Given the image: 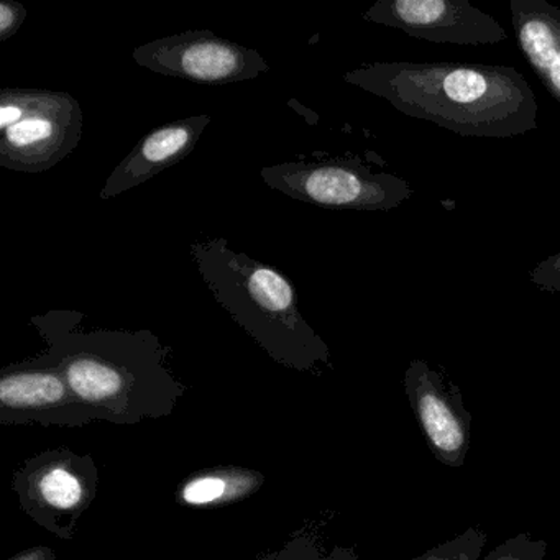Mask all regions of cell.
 Here are the masks:
<instances>
[{"instance_id":"1","label":"cell","mask_w":560,"mask_h":560,"mask_svg":"<svg viewBox=\"0 0 560 560\" xmlns=\"http://www.w3.org/2000/svg\"><path fill=\"white\" fill-rule=\"evenodd\" d=\"M343 81L457 136L510 139L537 130L536 96L513 67L393 61L362 65Z\"/></svg>"},{"instance_id":"2","label":"cell","mask_w":560,"mask_h":560,"mask_svg":"<svg viewBox=\"0 0 560 560\" xmlns=\"http://www.w3.org/2000/svg\"><path fill=\"white\" fill-rule=\"evenodd\" d=\"M189 252L212 296L255 339L275 350L323 349L298 307L293 284L280 271L232 250L225 237L192 242Z\"/></svg>"},{"instance_id":"3","label":"cell","mask_w":560,"mask_h":560,"mask_svg":"<svg viewBox=\"0 0 560 560\" xmlns=\"http://www.w3.org/2000/svg\"><path fill=\"white\" fill-rule=\"evenodd\" d=\"M84 116L70 93L4 88L0 91V166L44 173L80 145Z\"/></svg>"},{"instance_id":"4","label":"cell","mask_w":560,"mask_h":560,"mask_svg":"<svg viewBox=\"0 0 560 560\" xmlns=\"http://www.w3.org/2000/svg\"><path fill=\"white\" fill-rule=\"evenodd\" d=\"M260 176L288 198L349 211H392L415 195L405 179L372 172L355 159L280 163L265 166Z\"/></svg>"},{"instance_id":"5","label":"cell","mask_w":560,"mask_h":560,"mask_svg":"<svg viewBox=\"0 0 560 560\" xmlns=\"http://www.w3.org/2000/svg\"><path fill=\"white\" fill-rule=\"evenodd\" d=\"M132 60L153 73L209 86L257 80L270 71V65L257 50L218 37L211 31L185 32L149 42L132 51Z\"/></svg>"},{"instance_id":"6","label":"cell","mask_w":560,"mask_h":560,"mask_svg":"<svg viewBox=\"0 0 560 560\" xmlns=\"http://www.w3.org/2000/svg\"><path fill=\"white\" fill-rule=\"evenodd\" d=\"M362 19L431 44L483 47L508 38L497 19L468 0H378Z\"/></svg>"},{"instance_id":"7","label":"cell","mask_w":560,"mask_h":560,"mask_svg":"<svg viewBox=\"0 0 560 560\" xmlns=\"http://www.w3.org/2000/svg\"><path fill=\"white\" fill-rule=\"evenodd\" d=\"M406 396L435 460L460 468L471 442V415L460 388L424 360H412L405 373Z\"/></svg>"},{"instance_id":"8","label":"cell","mask_w":560,"mask_h":560,"mask_svg":"<svg viewBox=\"0 0 560 560\" xmlns=\"http://www.w3.org/2000/svg\"><path fill=\"white\" fill-rule=\"evenodd\" d=\"M211 120L208 114L186 117L147 133L110 173L101 189L100 198H117L183 162L198 147L199 139Z\"/></svg>"},{"instance_id":"9","label":"cell","mask_w":560,"mask_h":560,"mask_svg":"<svg viewBox=\"0 0 560 560\" xmlns=\"http://www.w3.org/2000/svg\"><path fill=\"white\" fill-rule=\"evenodd\" d=\"M517 47L560 106V9L546 0H511Z\"/></svg>"},{"instance_id":"10","label":"cell","mask_w":560,"mask_h":560,"mask_svg":"<svg viewBox=\"0 0 560 560\" xmlns=\"http://www.w3.org/2000/svg\"><path fill=\"white\" fill-rule=\"evenodd\" d=\"M63 373L58 370H27L5 375L0 382V399L9 408H42L67 398Z\"/></svg>"},{"instance_id":"11","label":"cell","mask_w":560,"mask_h":560,"mask_svg":"<svg viewBox=\"0 0 560 560\" xmlns=\"http://www.w3.org/2000/svg\"><path fill=\"white\" fill-rule=\"evenodd\" d=\"M487 539V533L481 527L471 526L454 539L439 544L412 560H480Z\"/></svg>"},{"instance_id":"12","label":"cell","mask_w":560,"mask_h":560,"mask_svg":"<svg viewBox=\"0 0 560 560\" xmlns=\"http://www.w3.org/2000/svg\"><path fill=\"white\" fill-rule=\"evenodd\" d=\"M40 491L47 503L57 508H73L74 504L80 503L83 494L80 480L63 468L48 471L42 478Z\"/></svg>"},{"instance_id":"13","label":"cell","mask_w":560,"mask_h":560,"mask_svg":"<svg viewBox=\"0 0 560 560\" xmlns=\"http://www.w3.org/2000/svg\"><path fill=\"white\" fill-rule=\"evenodd\" d=\"M547 542L534 539L529 533H520L494 547L480 560H546Z\"/></svg>"},{"instance_id":"14","label":"cell","mask_w":560,"mask_h":560,"mask_svg":"<svg viewBox=\"0 0 560 560\" xmlns=\"http://www.w3.org/2000/svg\"><path fill=\"white\" fill-rule=\"evenodd\" d=\"M225 481L221 478H199L183 491V498L191 504L212 503L224 494Z\"/></svg>"},{"instance_id":"15","label":"cell","mask_w":560,"mask_h":560,"mask_svg":"<svg viewBox=\"0 0 560 560\" xmlns=\"http://www.w3.org/2000/svg\"><path fill=\"white\" fill-rule=\"evenodd\" d=\"M534 287L550 293H560V252L537 264L529 273Z\"/></svg>"},{"instance_id":"16","label":"cell","mask_w":560,"mask_h":560,"mask_svg":"<svg viewBox=\"0 0 560 560\" xmlns=\"http://www.w3.org/2000/svg\"><path fill=\"white\" fill-rule=\"evenodd\" d=\"M27 9L15 0L0 2V42H8L18 34L27 19Z\"/></svg>"}]
</instances>
